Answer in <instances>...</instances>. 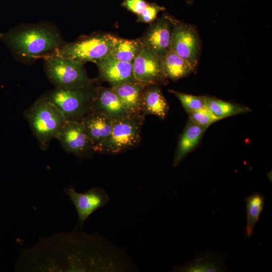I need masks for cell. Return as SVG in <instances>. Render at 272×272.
<instances>
[{"instance_id": "obj_1", "label": "cell", "mask_w": 272, "mask_h": 272, "mask_svg": "<svg viewBox=\"0 0 272 272\" xmlns=\"http://www.w3.org/2000/svg\"><path fill=\"white\" fill-rule=\"evenodd\" d=\"M0 39L14 53L26 59L42 58L64 44L58 30L45 25L26 26L0 33Z\"/></svg>"}, {"instance_id": "obj_2", "label": "cell", "mask_w": 272, "mask_h": 272, "mask_svg": "<svg viewBox=\"0 0 272 272\" xmlns=\"http://www.w3.org/2000/svg\"><path fill=\"white\" fill-rule=\"evenodd\" d=\"M23 115L42 151L47 150L66 121L61 111L44 95L25 110Z\"/></svg>"}, {"instance_id": "obj_3", "label": "cell", "mask_w": 272, "mask_h": 272, "mask_svg": "<svg viewBox=\"0 0 272 272\" xmlns=\"http://www.w3.org/2000/svg\"><path fill=\"white\" fill-rule=\"evenodd\" d=\"M47 77L55 88L75 89L92 86L84 63L52 52L42 57Z\"/></svg>"}, {"instance_id": "obj_4", "label": "cell", "mask_w": 272, "mask_h": 272, "mask_svg": "<svg viewBox=\"0 0 272 272\" xmlns=\"http://www.w3.org/2000/svg\"><path fill=\"white\" fill-rule=\"evenodd\" d=\"M145 117L129 114L113 120L110 135L97 153L116 155L137 147L140 144Z\"/></svg>"}, {"instance_id": "obj_5", "label": "cell", "mask_w": 272, "mask_h": 272, "mask_svg": "<svg viewBox=\"0 0 272 272\" xmlns=\"http://www.w3.org/2000/svg\"><path fill=\"white\" fill-rule=\"evenodd\" d=\"M95 87L55 88L44 95L62 113L66 121H81L92 111Z\"/></svg>"}, {"instance_id": "obj_6", "label": "cell", "mask_w": 272, "mask_h": 272, "mask_svg": "<svg viewBox=\"0 0 272 272\" xmlns=\"http://www.w3.org/2000/svg\"><path fill=\"white\" fill-rule=\"evenodd\" d=\"M115 36L97 34L74 42L64 43L53 52L84 64L97 62L110 53Z\"/></svg>"}, {"instance_id": "obj_7", "label": "cell", "mask_w": 272, "mask_h": 272, "mask_svg": "<svg viewBox=\"0 0 272 272\" xmlns=\"http://www.w3.org/2000/svg\"><path fill=\"white\" fill-rule=\"evenodd\" d=\"M56 139L62 149L80 160L90 158L95 153L93 144L81 121H65Z\"/></svg>"}, {"instance_id": "obj_8", "label": "cell", "mask_w": 272, "mask_h": 272, "mask_svg": "<svg viewBox=\"0 0 272 272\" xmlns=\"http://www.w3.org/2000/svg\"><path fill=\"white\" fill-rule=\"evenodd\" d=\"M172 27L170 50L196 67L200 50L196 31L191 25L170 16Z\"/></svg>"}, {"instance_id": "obj_9", "label": "cell", "mask_w": 272, "mask_h": 272, "mask_svg": "<svg viewBox=\"0 0 272 272\" xmlns=\"http://www.w3.org/2000/svg\"><path fill=\"white\" fill-rule=\"evenodd\" d=\"M63 190L77 212V229H81L89 217L98 209L106 206L110 200L108 194L99 187H93L84 193L78 192L73 187L64 188Z\"/></svg>"}, {"instance_id": "obj_10", "label": "cell", "mask_w": 272, "mask_h": 272, "mask_svg": "<svg viewBox=\"0 0 272 272\" xmlns=\"http://www.w3.org/2000/svg\"><path fill=\"white\" fill-rule=\"evenodd\" d=\"M132 66L136 81L147 86L165 84L167 82L163 58L145 45L133 61Z\"/></svg>"}, {"instance_id": "obj_11", "label": "cell", "mask_w": 272, "mask_h": 272, "mask_svg": "<svg viewBox=\"0 0 272 272\" xmlns=\"http://www.w3.org/2000/svg\"><path fill=\"white\" fill-rule=\"evenodd\" d=\"M172 32L170 16L164 15L152 22L140 39L163 58L170 50Z\"/></svg>"}, {"instance_id": "obj_12", "label": "cell", "mask_w": 272, "mask_h": 272, "mask_svg": "<svg viewBox=\"0 0 272 272\" xmlns=\"http://www.w3.org/2000/svg\"><path fill=\"white\" fill-rule=\"evenodd\" d=\"M226 256L219 252L207 249L197 252L190 261L176 265L173 272H225L229 271L225 261Z\"/></svg>"}, {"instance_id": "obj_13", "label": "cell", "mask_w": 272, "mask_h": 272, "mask_svg": "<svg viewBox=\"0 0 272 272\" xmlns=\"http://www.w3.org/2000/svg\"><path fill=\"white\" fill-rule=\"evenodd\" d=\"M95 63L98 69L99 78L108 82L111 87L136 81L132 63L118 60L109 53Z\"/></svg>"}, {"instance_id": "obj_14", "label": "cell", "mask_w": 272, "mask_h": 272, "mask_svg": "<svg viewBox=\"0 0 272 272\" xmlns=\"http://www.w3.org/2000/svg\"><path fill=\"white\" fill-rule=\"evenodd\" d=\"M81 121L93 144L94 153H97L111 133L113 120L103 113L92 111Z\"/></svg>"}, {"instance_id": "obj_15", "label": "cell", "mask_w": 272, "mask_h": 272, "mask_svg": "<svg viewBox=\"0 0 272 272\" xmlns=\"http://www.w3.org/2000/svg\"><path fill=\"white\" fill-rule=\"evenodd\" d=\"M92 111L103 113L113 120L129 115L111 87H95Z\"/></svg>"}, {"instance_id": "obj_16", "label": "cell", "mask_w": 272, "mask_h": 272, "mask_svg": "<svg viewBox=\"0 0 272 272\" xmlns=\"http://www.w3.org/2000/svg\"><path fill=\"white\" fill-rule=\"evenodd\" d=\"M169 106L158 85L146 87L141 99V114L144 117L152 114L164 119L169 111Z\"/></svg>"}, {"instance_id": "obj_17", "label": "cell", "mask_w": 272, "mask_h": 272, "mask_svg": "<svg viewBox=\"0 0 272 272\" xmlns=\"http://www.w3.org/2000/svg\"><path fill=\"white\" fill-rule=\"evenodd\" d=\"M207 129V127L188 120L178 142L173 159V167H177L197 145Z\"/></svg>"}, {"instance_id": "obj_18", "label": "cell", "mask_w": 272, "mask_h": 272, "mask_svg": "<svg viewBox=\"0 0 272 272\" xmlns=\"http://www.w3.org/2000/svg\"><path fill=\"white\" fill-rule=\"evenodd\" d=\"M147 85L138 81L128 82L111 87L129 114H141V102L143 92Z\"/></svg>"}, {"instance_id": "obj_19", "label": "cell", "mask_w": 272, "mask_h": 272, "mask_svg": "<svg viewBox=\"0 0 272 272\" xmlns=\"http://www.w3.org/2000/svg\"><path fill=\"white\" fill-rule=\"evenodd\" d=\"M163 64L167 78L173 81L185 77L195 70L189 61L171 50L163 57Z\"/></svg>"}, {"instance_id": "obj_20", "label": "cell", "mask_w": 272, "mask_h": 272, "mask_svg": "<svg viewBox=\"0 0 272 272\" xmlns=\"http://www.w3.org/2000/svg\"><path fill=\"white\" fill-rule=\"evenodd\" d=\"M144 46L140 38L126 39L115 36L110 54L118 60L132 63Z\"/></svg>"}, {"instance_id": "obj_21", "label": "cell", "mask_w": 272, "mask_h": 272, "mask_svg": "<svg viewBox=\"0 0 272 272\" xmlns=\"http://www.w3.org/2000/svg\"><path fill=\"white\" fill-rule=\"evenodd\" d=\"M265 198L264 195L256 192L245 197L246 208V236L250 238L256 223L263 211Z\"/></svg>"}, {"instance_id": "obj_22", "label": "cell", "mask_w": 272, "mask_h": 272, "mask_svg": "<svg viewBox=\"0 0 272 272\" xmlns=\"http://www.w3.org/2000/svg\"><path fill=\"white\" fill-rule=\"evenodd\" d=\"M205 107L220 120L228 116L250 111L248 107L208 96H207Z\"/></svg>"}, {"instance_id": "obj_23", "label": "cell", "mask_w": 272, "mask_h": 272, "mask_svg": "<svg viewBox=\"0 0 272 272\" xmlns=\"http://www.w3.org/2000/svg\"><path fill=\"white\" fill-rule=\"evenodd\" d=\"M169 92L174 94L179 99L187 113L198 110L206 106L207 96H194L173 90H169Z\"/></svg>"}, {"instance_id": "obj_24", "label": "cell", "mask_w": 272, "mask_h": 272, "mask_svg": "<svg viewBox=\"0 0 272 272\" xmlns=\"http://www.w3.org/2000/svg\"><path fill=\"white\" fill-rule=\"evenodd\" d=\"M189 120L206 127L220 119L214 115L206 107L197 111L188 113Z\"/></svg>"}, {"instance_id": "obj_25", "label": "cell", "mask_w": 272, "mask_h": 272, "mask_svg": "<svg viewBox=\"0 0 272 272\" xmlns=\"http://www.w3.org/2000/svg\"><path fill=\"white\" fill-rule=\"evenodd\" d=\"M165 10V8L163 6L148 3L147 6L138 15L137 21L146 23L153 22L156 19L158 13Z\"/></svg>"}, {"instance_id": "obj_26", "label": "cell", "mask_w": 272, "mask_h": 272, "mask_svg": "<svg viewBox=\"0 0 272 272\" xmlns=\"http://www.w3.org/2000/svg\"><path fill=\"white\" fill-rule=\"evenodd\" d=\"M148 4L145 0H123L121 5L128 11L138 15Z\"/></svg>"}, {"instance_id": "obj_27", "label": "cell", "mask_w": 272, "mask_h": 272, "mask_svg": "<svg viewBox=\"0 0 272 272\" xmlns=\"http://www.w3.org/2000/svg\"><path fill=\"white\" fill-rule=\"evenodd\" d=\"M183 1L188 5H192L194 2V0H183Z\"/></svg>"}]
</instances>
